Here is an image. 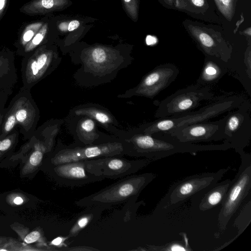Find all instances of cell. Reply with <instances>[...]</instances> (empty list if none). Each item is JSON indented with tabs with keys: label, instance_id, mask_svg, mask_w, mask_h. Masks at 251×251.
Segmentation results:
<instances>
[{
	"label": "cell",
	"instance_id": "cell-1",
	"mask_svg": "<svg viewBox=\"0 0 251 251\" xmlns=\"http://www.w3.org/2000/svg\"><path fill=\"white\" fill-rule=\"evenodd\" d=\"M129 142L132 147L127 154L137 157H144L152 161L176 153L193 154L199 151H226L231 148L230 145L225 142L218 145H197L182 143L173 137L156 138L152 135L144 133L133 136Z\"/></svg>",
	"mask_w": 251,
	"mask_h": 251
},
{
	"label": "cell",
	"instance_id": "cell-7",
	"mask_svg": "<svg viewBox=\"0 0 251 251\" xmlns=\"http://www.w3.org/2000/svg\"><path fill=\"white\" fill-rule=\"evenodd\" d=\"M54 53L45 46L25 56L21 63L22 87L31 90L50 71Z\"/></svg>",
	"mask_w": 251,
	"mask_h": 251
},
{
	"label": "cell",
	"instance_id": "cell-34",
	"mask_svg": "<svg viewBox=\"0 0 251 251\" xmlns=\"http://www.w3.org/2000/svg\"><path fill=\"white\" fill-rule=\"evenodd\" d=\"M167 4L172 5L175 3L176 6L178 7H181L182 4L179 1V0H163Z\"/></svg>",
	"mask_w": 251,
	"mask_h": 251
},
{
	"label": "cell",
	"instance_id": "cell-18",
	"mask_svg": "<svg viewBox=\"0 0 251 251\" xmlns=\"http://www.w3.org/2000/svg\"><path fill=\"white\" fill-rule=\"evenodd\" d=\"M70 0H33L23 5L21 11L29 15L45 14L66 8Z\"/></svg>",
	"mask_w": 251,
	"mask_h": 251
},
{
	"label": "cell",
	"instance_id": "cell-37",
	"mask_svg": "<svg viewBox=\"0 0 251 251\" xmlns=\"http://www.w3.org/2000/svg\"><path fill=\"white\" fill-rule=\"evenodd\" d=\"M13 202L17 205H20L23 203L24 200L21 197H17L14 199Z\"/></svg>",
	"mask_w": 251,
	"mask_h": 251
},
{
	"label": "cell",
	"instance_id": "cell-8",
	"mask_svg": "<svg viewBox=\"0 0 251 251\" xmlns=\"http://www.w3.org/2000/svg\"><path fill=\"white\" fill-rule=\"evenodd\" d=\"M89 161L95 173L104 179L122 178L134 175L152 162L146 158L130 160L122 156L98 158Z\"/></svg>",
	"mask_w": 251,
	"mask_h": 251
},
{
	"label": "cell",
	"instance_id": "cell-17",
	"mask_svg": "<svg viewBox=\"0 0 251 251\" xmlns=\"http://www.w3.org/2000/svg\"><path fill=\"white\" fill-rule=\"evenodd\" d=\"M231 180L227 179L217 182L205 192L201 199L199 208L204 212L222 204L225 199Z\"/></svg>",
	"mask_w": 251,
	"mask_h": 251
},
{
	"label": "cell",
	"instance_id": "cell-9",
	"mask_svg": "<svg viewBox=\"0 0 251 251\" xmlns=\"http://www.w3.org/2000/svg\"><path fill=\"white\" fill-rule=\"evenodd\" d=\"M9 105L15 114L20 132L26 138L32 136L39 119V110L30 90L21 87Z\"/></svg>",
	"mask_w": 251,
	"mask_h": 251
},
{
	"label": "cell",
	"instance_id": "cell-27",
	"mask_svg": "<svg viewBox=\"0 0 251 251\" xmlns=\"http://www.w3.org/2000/svg\"><path fill=\"white\" fill-rule=\"evenodd\" d=\"M220 12L228 20L230 21L234 13L233 0H214Z\"/></svg>",
	"mask_w": 251,
	"mask_h": 251
},
{
	"label": "cell",
	"instance_id": "cell-4",
	"mask_svg": "<svg viewBox=\"0 0 251 251\" xmlns=\"http://www.w3.org/2000/svg\"><path fill=\"white\" fill-rule=\"evenodd\" d=\"M230 167L216 172L204 173L187 176L173 184L159 203L161 210L175 208L187 200L212 188L230 169Z\"/></svg>",
	"mask_w": 251,
	"mask_h": 251
},
{
	"label": "cell",
	"instance_id": "cell-6",
	"mask_svg": "<svg viewBox=\"0 0 251 251\" xmlns=\"http://www.w3.org/2000/svg\"><path fill=\"white\" fill-rule=\"evenodd\" d=\"M250 104L245 101L221 120V131L225 142L236 151L244 150L251 138Z\"/></svg>",
	"mask_w": 251,
	"mask_h": 251
},
{
	"label": "cell",
	"instance_id": "cell-36",
	"mask_svg": "<svg viewBox=\"0 0 251 251\" xmlns=\"http://www.w3.org/2000/svg\"><path fill=\"white\" fill-rule=\"evenodd\" d=\"M192 3L198 7H202L204 4V0H191Z\"/></svg>",
	"mask_w": 251,
	"mask_h": 251
},
{
	"label": "cell",
	"instance_id": "cell-3",
	"mask_svg": "<svg viewBox=\"0 0 251 251\" xmlns=\"http://www.w3.org/2000/svg\"><path fill=\"white\" fill-rule=\"evenodd\" d=\"M241 157L238 171L231 180L218 215L219 236L223 233L230 219L237 212L251 189V155L244 150L236 151Z\"/></svg>",
	"mask_w": 251,
	"mask_h": 251
},
{
	"label": "cell",
	"instance_id": "cell-14",
	"mask_svg": "<svg viewBox=\"0 0 251 251\" xmlns=\"http://www.w3.org/2000/svg\"><path fill=\"white\" fill-rule=\"evenodd\" d=\"M179 70L174 64L159 65L150 72L137 87V94L152 98L176 78Z\"/></svg>",
	"mask_w": 251,
	"mask_h": 251
},
{
	"label": "cell",
	"instance_id": "cell-38",
	"mask_svg": "<svg viewBox=\"0 0 251 251\" xmlns=\"http://www.w3.org/2000/svg\"><path fill=\"white\" fill-rule=\"evenodd\" d=\"M251 27H249L248 28H247L246 30L244 31V33L248 35L249 36H251Z\"/></svg>",
	"mask_w": 251,
	"mask_h": 251
},
{
	"label": "cell",
	"instance_id": "cell-33",
	"mask_svg": "<svg viewBox=\"0 0 251 251\" xmlns=\"http://www.w3.org/2000/svg\"><path fill=\"white\" fill-rule=\"evenodd\" d=\"M65 238L61 237H58L53 239L51 242V244L55 246L62 247V246H65V244L63 243Z\"/></svg>",
	"mask_w": 251,
	"mask_h": 251
},
{
	"label": "cell",
	"instance_id": "cell-16",
	"mask_svg": "<svg viewBox=\"0 0 251 251\" xmlns=\"http://www.w3.org/2000/svg\"><path fill=\"white\" fill-rule=\"evenodd\" d=\"M17 80L13 54L8 50H0V91L13 92Z\"/></svg>",
	"mask_w": 251,
	"mask_h": 251
},
{
	"label": "cell",
	"instance_id": "cell-23",
	"mask_svg": "<svg viewBox=\"0 0 251 251\" xmlns=\"http://www.w3.org/2000/svg\"><path fill=\"white\" fill-rule=\"evenodd\" d=\"M90 207L92 208V210L80 216L78 220H77L75 224L72 227L70 231L69 237L76 236L96 217V212L98 211H96L97 207Z\"/></svg>",
	"mask_w": 251,
	"mask_h": 251
},
{
	"label": "cell",
	"instance_id": "cell-2",
	"mask_svg": "<svg viewBox=\"0 0 251 251\" xmlns=\"http://www.w3.org/2000/svg\"><path fill=\"white\" fill-rule=\"evenodd\" d=\"M152 173L127 176L117 182L86 196L76 204L85 207L107 208L137 197L142 191L155 177Z\"/></svg>",
	"mask_w": 251,
	"mask_h": 251
},
{
	"label": "cell",
	"instance_id": "cell-21",
	"mask_svg": "<svg viewBox=\"0 0 251 251\" xmlns=\"http://www.w3.org/2000/svg\"><path fill=\"white\" fill-rule=\"evenodd\" d=\"M75 113L78 116H87L92 118L103 124L110 123L112 121L111 117L107 113L94 108H80L75 110Z\"/></svg>",
	"mask_w": 251,
	"mask_h": 251
},
{
	"label": "cell",
	"instance_id": "cell-29",
	"mask_svg": "<svg viewBox=\"0 0 251 251\" xmlns=\"http://www.w3.org/2000/svg\"><path fill=\"white\" fill-rule=\"evenodd\" d=\"M153 248L154 250L158 251H190L191 249H189L188 241L186 240L185 242L183 241H176L175 242L170 243L165 245V246H162L161 247H151Z\"/></svg>",
	"mask_w": 251,
	"mask_h": 251
},
{
	"label": "cell",
	"instance_id": "cell-22",
	"mask_svg": "<svg viewBox=\"0 0 251 251\" xmlns=\"http://www.w3.org/2000/svg\"><path fill=\"white\" fill-rule=\"evenodd\" d=\"M48 28V24L47 23L43 24L37 33L19 53L20 54L24 57L38 48L46 36Z\"/></svg>",
	"mask_w": 251,
	"mask_h": 251
},
{
	"label": "cell",
	"instance_id": "cell-20",
	"mask_svg": "<svg viewBox=\"0 0 251 251\" xmlns=\"http://www.w3.org/2000/svg\"><path fill=\"white\" fill-rule=\"evenodd\" d=\"M89 64L94 67H104V65L114 63L118 59V54L112 49L104 46H96L88 49L85 51Z\"/></svg>",
	"mask_w": 251,
	"mask_h": 251
},
{
	"label": "cell",
	"instance_id": "cell-25",
	"mask_svg": "<svg viewBox=\"0 0 251 251\" xmlns=\"http://www.w3.org/2000/svg\"><path fill=\"white\" fill-rule=\"evenodd\" d=\"M79 131L87 142H93L96 138L95 124L90 119H85L81 122L79 126Z\"/></svg>",
	"mask_w": 251,
	"mask_h": 251
},
{
	"label": "cell",
	"instance_id": "cell-35",
	"mask_svg": "<svg viewBox=\"0 0 251 251\" xmlns=\"http://www.w3.org/2000/svg\"><path fill=\"white\" fill-rule=\"evenodd\" d=\"M7 0H0V18L4 11Z\"/></svg>",
	"mask_w": 251,
	"mask_h": 251
},
{
	"label": "cell",
	"instance_id": "cell-10",
	"mask_svg": "<svg viewBox=\"0 0 251 251\" xmlns=\"http://www.w3.org/2000/svg\"><path fill=\"white\" fill-rule=\"evenodd\" d=\"M125 153L123 145L119 142L103 143L85 147L63 149L52 157L53 165L91 160L114 156H123Z\"/></svg>",
	"mask_w": 251,
	"mask_h": 251
},
{
	"label": "cell",
	"instance_id": "cell-32",
	"mask_svg": "<svg viewBox=\"0 0 251 251\" xmlns=\"http://www.w3.org/2000/svg\"><path fill=\"white\" fill-rule=\"evenodd\" d=\"M41 236L40 233L38 231H33L27 234L24 239L27 244H31L37 241Z\"/></svg>",
	"mask_w": 251,
	"mask_h": 251
},
{
	"label": "cell",
	"instance_id": "cell-12",
	"mask_svg": "<svg viewBox=\"0 0 251 251\" xmlns=\"http://www.w3.org/2000/svg\"><path fill=\"white\" fill-rule=\"evenodd\" d=\"M244 102V99L242 97L230 96L215 101L196 112H190L172 117L175 124V129L184 126L208 121L226 112L237 108Z\"/></svg>",
	"mask_w": 251,
	"mask_h": 251
},
{
	"label": "cell",
	"instance_id": "cell-19",
	"mask_svg": "<svg viewBox=\"0 0 251 251\" xmlns=\"http://www.w3.org/2000/svg\"><path fill=\"white\" fill-rule=\"evenodd\" d=\"M222 61H223L218 58L206 59L201 73L198 79L197 84L208 86L219 80L226 72L225 65Z\"/></svg>",
	"mask_w": 251,
	"mask_h": 251
},
{
	"label": "cell",
	"instance_id": "cell-13",
	"mask_svg": "<svg viewBox=\"0 0 251 251\" xmlns=\"http://www.w3.org/2000/svg\"><path fill=\"white\" fill-rule=\"evenodd\" d=\"M166 134L179 142L188 143L208 142L223 139L220 119L182 126Z\"/></svg>",
	"mask_w": 251,
	"mask_h": 251
},
{
	"label": "cell",
	"instance_id": "cell-31",
	"mask_svg": "<svg viewBox=\"0 0 251 251\" xmlns=\"http://www.w3.org/2000/svg\"><path fill=\"white\" fill-rule=\"evenodd\" d=\"M79 25V22L75 20L69 22L61 23L59 25L58 27L62 31H72L77 28Z\"/></svg>",
	"mask_w": 251,
	"mask_h": 251
},
{
	"label": "cell",
	"instance_id": "cell-15",
	"mask_svg": "<svg viewBox=\"0 0 251 251\" xmlns=\"http://www.w3.org/2000/svg\"><path fill=\"white\" fill-rule=\"evenodd\" d=\"M187 28L209 56L215 57L223 62L227 60V57H229V49L220 35L213 29L192 24L188 25Z\"/></svg>",
	"mask_w": 251,
	"mask_h": 251
},
{
	"label": "cell",
	"instance_id": "cell-28",
	"mask_svg": "<svg viewBox=\"0 0 251 251\" xmlns=\"http://www.w3.org/2000/svg\"><path fill=\"white\" fill-rule=\"evenodd\" d=\"M122 2L127 15L136 22L138 19L139 0H122Z\"/></svg>",
	"mask_w": 251,
	"mask_h": 251
},
{
	"label": "cell",
	"instance_id": "cell-24",
	"mask_svg": "<svg viewBox=\"0 0 251 251\" xmlns=\"http://www.w3.org/2000/svg\"><path fill=\"white\" fill-rule=\"evenodd\" d=\"M16 126L15 114L11 106L8 105L0 130V140L7 136L14 129Z\"/></svg>",
	"mask_w": 251,
	"mask_h": 251
},
{
	"label": "cell",
	"instance_id": "cell-5",
	"mask_svg": "<svg viewBox=\"0 0 251 251\" xmlns=\"http://www.w3.org/2000/svg\"><path fill=\"white\" fill-rule=\"evenodd\" d=\"M214 97L209 86L198 84L190 85L177 91L161 101L158 104L155 117L164 118L185 114Z\"/></svg>",
	"mask_w": 251,
	"mask_h": 251
},
{
	"label": "cell",
	"instance_id": "cell-26",
	"mask_svg": "<svg viewBox=\"0 0 251 251\" xmlns=\"http://www.w3.org/2000/svg\"><path fill=\"white\" fill-rule=\"evenodd\" d=\"M43 25V22H36L27 25L24 30L20 39L21 50L32 39ZM19 52V53L21 51Z\"/></svg>",
	"mask_w": 251,
	"mask_h": 251
},
{
	"label": "cell",
	"instance_id": "cell-30",
	"mask_svg": "<svg viewBox=\"0 0 251 251\" xmlns=\"http://www.w3.org/2000/svg\"><path fill=\"white\" fill-rule=\"evenodd\" d=\"M12 93L4 91H0V130L7 110L6 104L9 96Z\"/></svg>",
	"mask_w": 251,
	"mask_h": 251
},
{
	"label": "cell",
	"instance_id": "cell-11",
	"mask_svg": "<svg viewBox=\"0 0 251 251\" xmlns=\"http://www.w3.org/2000/svg\"><path fill=\"white\" fill-rule=\"evenodd\" d=\"M53 165V173L64 186L84 185L104 179L95 173L89 160Z\"/></svg>",
	"mask_w": 251,
	"mask_h": 251
}]
</instances>
